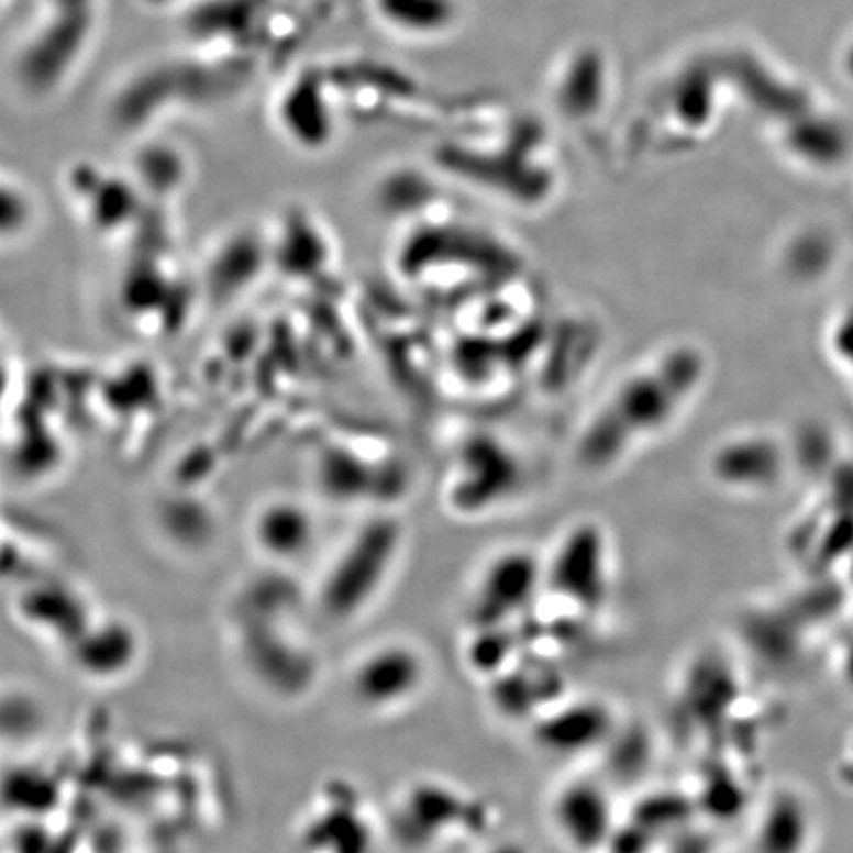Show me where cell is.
<instances>
[{
    "label": "cell",
    "instance_id": "1",
    "mask_svg": "<svg viewBox=\"0 0 853 853\" xmlns=\"http://www.w3.org/2000/svg\"><path fill=\"white\" fill-rule=\"evenodd\" d=\"M611 538L599 522L569 525L543 557L545 595L575 617H597L611 597Z\"/></svg>",
    "mask_w": 853,
    "mask_h": 853
},
{
    "label": "cell",
    "instance_id": "2",
    "mask_svg": "<svg viewBox=\"0 0 853 853\" xmlns=\"http://www.w3.org/2000/svg\"><path fill=\"white\" fill-rule=\"evenodd\" d=\"M545 595V563L528 547H508L486 562L468 601L470 629L525 621Z\"/></svg>",
    "mask_w": 853,
    "mask_h": 853
},
{
    "label": "cell",
    "instance_id": "3",
    "mask_svg": "<svg viewBox=\"0 0 853 853\" xmlns=\"http://www.w3.org/2000/svg\"><path fill=\"white\" fill-rule=\"evenodd\" d=\"M399 547L398 525L379 520L359 533L330 573L324 605L334 614H350L368 601L386 579Z\"/></svg>",
    "mask_w": 853,
    "mask_h": 853
},
{
    "label": "cell",
    "instance_id": "4",
    "mask_svg": "<svg viewBox=\"0 0 853 853\" xmlns=\"http://www.w3.org/2000/svg\"><path fill=\"white\" fill-rule=\"evenodd\" d=\"M530 735L538 749L555 756H579L599 751L617 735V713L601 699L565 698L533 719Z\"/></svg>",
    "mask_w": 853,
    "mask_h": 853
},
{
    "label": "cell",
    "instance_id": "5",
    "mask_svg": "<svg viewBox=\"0 0 853 853\" xmlns=\"http://www.w3.org/2000/svg\"><path fill=\"white\" fill-rule=\"evenodd\" d=\"M427 682L425 656L406 642L369 650L352 672V694L364 708H399L418 696Z\"/></svg>",
    "mask_w": 853,
    "mask_h": 853
},
{
    "label": "cell",
    "instance_id": "6",
    "mask_svg": "<svg viewBox=\"0 0 853 853\" xmlns=\"http://www.w3.org/2000/svg\"><path fill=\"white\" fill-rule=\"evenodd\" d=\"M522 468L500 448H483L463 456L448 485V505L458 514L483 516L520 495Z\"/></svg>",
    "mask_w": 853,
    "mask_h": 853
},
{
    "label": "cell",
    "instance_id": "7",
    "mask_svg": "<svg viewBox=\"0 0 853 853\" xmlns=\"http://www.w3.org/2000/svg\"><path fill=\"white\" fill-rule=\"evenodd\" d=\"M555 832L575 850H599L619 832L611 793L592 778H575L557 788L552 800Z\"/></svg>",
    "mask_w": 853,
    "mask_h": 853
},
{
    "label": "cell",
    "instance_id": "8",
    "mask_svg": "<svg viewBox=\"0 0 853 853\" xmlns=\"http://www.w3.org/2000/svg\"><path fill=\"white\" fill-rule=\"evenodd\" d=\"M488 698L492 708L510 721L532 723L545 709L565 698V684L557 666L550 660H516L490 679Z\"/></svg>",
    "mask_w": 853,
    "mask_h": 853
},
{
    "label": "cell",
    "instance_id": "9",
    "mask_svg": "<svg viewBox=\"0 0 853 853\" xmlns=\"http://www.w3.org/2000/svg\"><path fill=\"white\" fill-rule=\"evenodd\" d=\"M314 533L311 512L295 500H273L253 522V538L265 555L285 562L301 557L311 547Z\"/></svg>",
    "mask_w": 853,
    "mask_h": 853
},
{
    "label": "cell",
    "instance_id": "10",
    "mask_svg": "<svg viewBox=\"0 0 853 853\" xmlns=\"http://www.w3.org/2000/svg\"><path fill=\"white\" fill-rule=\"evenodd\" d=\"M780 461L763 441H739L725 446L713 461V476L731 492H761L776 483Z\"/></svg>",
    "mask_w": 853,
    "mask_h": 853
},
{
    "label": "cell",
    "instance_id": "11",
    "mask_svg": "<svg viewBox=\"0 0 853 853\" xmlns=\"http://www.w3.org/2000/svg\"><path fill=\"white\" fill-rule=\"evenodd\" d=\"M76 640L79 666L99 678L115 676L135 658V634L123 622H106L93 629L86 627Z\"/></svg>",
    "mask_w": 853,
    "mask_h": 853
},
{
    "label": "cell",
    "instance_id": "12",
    "mask_svg": "<svg viewBox=\"0 0 853 853\" xmlns=\"http://www.w3.org/2000/svg\"><path fill=\"white\" fill-rule=\"evenodd\" d=\"M805 815L795 798H776L766 810L765 820L756 832L763 850H795L793 840H802L806 834Z\"/></svg>",
    "mask_w": 853,
    "mask_h": 853
}]
</instances>
